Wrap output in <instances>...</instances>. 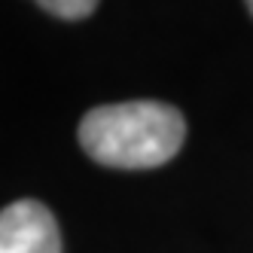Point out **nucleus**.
<instances>
[{"mask_svg":"<svg viewBox=\"0 0 253 253\" xmlns=\"http://www.w3.org/2000/svg\"><path fill=\"white\" fill-rule=\"evenodd\" d=\"M186 137V119L162 101H122L88 110L80 122V147L107 168L140 171L171 162Z\"/></svg>","mask_w":253,"mask_h":253,"instance_id":"1","label":"nucleus"},{"mask_svg":"<svg viewBox=\"0 0 253 253\" xmlns=\"http://www.w3.org/2000/svg\"><path fill=\"white\" fill-rule=\"evenodd\" d=\"M247 6H250V12H253V0H247Z\"/></svg>","mask_w":253,"mask_h":253,"instance_id":"4","label":"nucleus"},{"mask_svg":"<svg viewBox=\"0 0 253 253\" xmlns=\"http://www.w3.org/2000/svg\"><path fill=\"white\" fill-rule=\"evenodd\" d=\"M0 253H61V232L43 202L19 198L0 211Z\"/></svg>","mask_w":253,"mask_h":253,"instance_id":"2","label":"nucleus"},{"mask_svg":"<svg viewBox=\"0 0 253 253\" xmlns=\"http://www.w3.org/2000/svg\"><path fill=\"white\" fill-rule=\"evenodd\" d=\"M34 3L43 6V9L52 12V15H58V19L77 22V19H85V15L95 12L98 0H34Z\"/></svg>","mask_w":253,"mask_h":253,"instance_id":"3","label":"nucleus"}]
</instances>
